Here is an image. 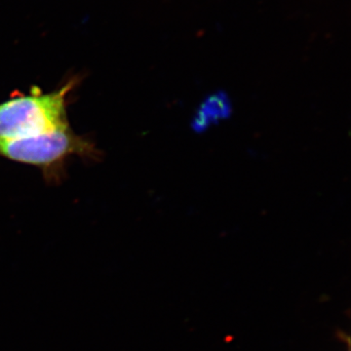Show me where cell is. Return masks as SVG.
Segmentation results:
<instances>
[{"label":"cell","instance_id":"obj_1","mask_svg":"<svg viewBox=\"0 0 351 351\" xmlns=\"http://www.w3.org/2000/svg\"><path fill=\"white\" fill-rule=\"evenodd\" d=\"M73 87L69 82L50 93L34 88L29 94L0 104V140L32 137L69 126L66 97Z\"/></svg>","mask_w":351,"mask_h":351},{"label":"cell","instance_id":"obj_2","mask_svg":"<svg viewBox=\"0 0 351 351\" xmlns=\"http://www.w3.org/2000/svg\"><path fill=\"white\" fill-rule=\"evenodd\" d=\"M73 156L93 158L96 149L69 125L32 137L0 140V156L38 167L46 178L55 179L61 174L66 159Z\"/></svg>","mask_w":351,"mask_h":351},{"label":"cell","instance_id":"obj_3","mask_svg":"<svg viewBox=\"0 0 351 351\" xmlns=\"http://www.w3.org/2000/svg\"><path fill=\"white\" fill-rule=\"evenodd\" d=\"M232 103L228 95L217 91L208 95L196 108L191 121V127L195 133H204L212 126L218 125L232 114Z\"/></svg>","mask_w":351,"mask_h":351}]
</instances>
